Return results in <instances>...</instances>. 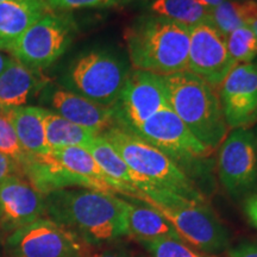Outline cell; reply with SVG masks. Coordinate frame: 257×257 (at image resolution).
Segmentation results:
<instances>
[{
	"instance_id": "cell-24",
	"label": "cell",
	"mask_w": 257,
	"mask_h": 257,
	"mask_svg": "<svg viewBox=\"0 0 257 257\" xmlns=\"http://www.w3.org/2000/svg\"><path fill=\"white\" fill-rule=\"evenodd\" d=\"M150 10L156 16L166 17L189 28L212 23L211 10L204 8L195 0H154Z\"/></svg>"
},
{
	"instance_id": "cell-1",
	"label": "cell",
	"mask_w": 257,
	"mask_h": 257,
	"mask_svg": "<svg viewBox=\"0 0 257 257\" xmlns=\"http://www.w3.org/2000/svg\"><path fill=\"white\" fill-rule=\"evenodd\" d=\"M46 213L78 234L92 248L105 246L127 236L125 200L88 188H64L44 195Z\"/></svg>"
},
{
	"instance_id": "cell-15",
	"label": "cell",
	"mask_w": 257,
	"mask_h": 257,
	"mask_svg": "<svg viewBox=\"0 0 257 257\" xmlns=\"http://www.w3.org/2000/svg\"><path fill=\"white\" fill-rule=\"evenodd\" d=\"M49 104L55 113L96 135L105 133L115 125L112 107L89 100L78 93L61 88L54 89L49 95Z\"/></svg>"
},
{
	"instance_id": "cell-5",
	"label": "cell",
	"mask_w": 257,
	"mask_h": 257,
	"mask_svg": "<svg viewBox=\"0 0 257 257\" xmlns=\"http://www.w3.org/2000/svg\"><path fill=\"white\" fill-rule=\"evenodd\" d=\"M100 135L135 173L156 187L191 200L206 202L201 189L174 161L130 130L113 125Z\"/></svg>"
},
{
	"instance_id": "cell-18",
	"label": "cell",
	"mask_w": 257,
	"mask_h": 257,
	"mask_svg": "<svg viewBox=\"0 0 257 257\" xmlns=\"http://www.w3.org/2000/svg\"><path fill=\"white\" fill-rule=\"evenodd\" d=\"M48 79L14 57L0 74V111L27 106L42 91Z\"/></svg>"
},
{
	"instance_id": "cell-11",
	"label": "cell",
	"mask_w": 257,
	"mask_h": 257,
	"mask_svg": "<svg viewBox=\"0 0 257 257\" xmlns=\"http://www.w3.org/2000/svg\"><path fill=\"white\" fill-rule=\"evenodd\" d=\"M166 105L163 76L134 69L127 73L119 98L112 106L115 125L134 131Z\"/></svg>"
},
{
	"instance_id": "cell-30",
	"label": "cell",
	"mask_w": 257,
	"mask_h": 257,
	"mask_svg": "<svg viewBox=\"0 0 257 257\" xmlns=\"http://www.w3.org/2000/svg\"><path fill=\"white\" fill-rule=\"evenodd\" d=\"M229 257H257V243L244 242L233 246L227 252Z\"/></svg>"
},
{
	"instance_id": "cell-27",
	"label": "cell",
	"mask_w": 257,
	"mask_h": 257,
	"mask_svg": "<svg viewBox=\"0 0 257 257\" xmlns=\"http://www.w3.org/2000/svg\"><path fill=\"white\" fill-rule=\"evenodd\" d=\"M0 153L14 160L21 167V170L29 159V154L19 143L14 125L3 111H0Z\"/></svg>"
},
{
	"instance_id": "cell-28",
	"label": "cell",
	"mask_w": 257,
	"mask_h": 257,
	"mask_svg": "<svg viewBox=\"0 0 257 257\" xmlns=\"http://www.w3.org/2000/svg\"><path fill=\"white\" fill-rule=\"evenodd\" d=\"M130 0H47L53 11L68 12L80 9H105L124 5Z\"/></svg>"
},
{
	"instance_id": "cell-34",
	"label": "cell",
	"mask_w": 257,
	"mask_h": 257,
	"mask_svg": "<svg viewBox=\"0 0 257 257\" xmlns=\"http://www.w3.org/2000/svg\"><path fill=\"white\" fill-rule=\"evenodd\" d=\"M10 60H11V57L3 55V54L0 53V74L4 72V69L6 68V67H8Z\"/></svg>"
},
{
	"instance_id": "cell-8",
	"label": "cell",
	"mask_w": 257,
	"mask_h": 257,
	"mask_svg": "<svg viewBox=\"0 0 257 257\" xmlns=\"http://www.w3.org/2000/svg\"><path fill=\"white\" fill-rule=\"evenodd\" d=\"M78 234L50 218H40L9 234L8 257H87L93 251Z\"/></svg>"
},
{
	"instance_id": "cell-9",
	"label": "cell",
	"mask_w": 257,
	"mask_h": 257,
	"mask_svg": "<svg viewBox=\"0 0 257 257\" xmlns=\"http://www.w3.org/2000/svg\"><path fill=\"white\" fill-rule=\"evenodd\" d=\"M127 72L117 57L104 51H91L74 61L66 83L78 94L112 107L119 98Z\"/></svg>"
},
{
	"instance_id": "cell-3",
	"label": "cell",
	"mask_w": 257,
	"mask_h": 257,
	"mask_svg": "<svg viewBox=\"0 0 257 257\" xmlns=\"http://www.w3.org/2000/svg\"><path fill=\"white\" fill-rule=\"evenodd\" d=\"M163 82L169 106L189 131L212 152L219 149L230 128L216 89L189 70L163 76Z\"/></svg>"
},
{
	"instance_id": "cell-23",
	"label": "cell",
	"mask_w": 257,
	"mask_h": 257,
	"mask_svg": "<svg viewBox=\"0 0 257 257\" xmlns=\"http://www.w3.org/2000/svg\"><path fill=\"white\" fill-rule=\"evenodd\" d=\"M212 24L224 36L242 27H251L257 21L256 0H225L210 11Z\"/></svg>"
},
{
	"instance_id": "cell-33",
	"label": "cell",
	"mask_w": 257,
	"mask_h": 257,
	"mask_svg": "<svg viewBox=\"0 0 257 257\" xmlns=\"http://www.w3.org/2000/svg\"><path fill=\"white\" fill-rule=\"evenodd\" d=\"M195 2L204 6V8L212 10V9L217 8L218 5H220L221 3L225 2V0H195Z\"/></svg>"
},
{
	"instance_id": "cell-4",
	"label": "cell",
	"mask_w": 257,
	"mask_h": 257,
	"mask_svg": "<svg viewBox=\"0 0 257 257\" xmlns=\"http://www.w3.org/2000/svg\"><path fill=\"white\" fill-rule=\"evenodd\" d=\"M133 199L159 212L173 225L180 238L193 248L210 255L229 248V231L206 202L186 199L162 188L137 191Z\"/></svg>"
},
{
	"instance_id": "cell-26",
	"label": "cell",
	"mask_w": 257,
	"mask_h": 257,
	"mask_svg": "<svg viewBox=\"0 0 257 257\" xmlns=\"http://www.w3.org/2000/svg\"><path fill=\"white\" fill-rule=\"evenodd\" d=\"M150 253V257H217L193 248L180 237L162 238L142 244Z\"/></svg>"
},
{
	"instance_id": "cell-38",
	"label": "cell",
	"mask_w": 257,
	"mask_h": 257,
	"mask_svg": "<svg viewBox=\"0 0 257 257\" xmlns=\"http://www.w3.org/2000/svg\"><path fill=\"white\" fill-rule=\"evenodd\" d=\"M256 64H257V63H256Z\"/></svg>"
},
{
	"instance_id": "cell-10",
	"label": "cell",
	"mask_w": 257,
	"mask_h": 257,
	"mask_svg": "<svg viewBox=\"0 0 257 257\" xmlns=\"http://www.w3.org/2000/svg\"><path fill=\"white\" fill-rule=\"evenodd\" d=\"M218 175L231 197L252 194L257 188V141L252 131L236 128L219 147Z\"/></svg>"
},
{
	"instance_id": "cell-37",
	"label": "cell",
	"mask_w": 257,
	"mask_h": 257,
	"mask_svg": "<svg viewBox=\"0 0 257 257\" xmlns=\"http://www.w3.org/2000/svg\"><path fill=\"white\" fill-rule=\"evenodd\" d=\"M255 136H256V141H257V135H255Z\"/></svg>"
},
{
	"instance_id": "cell-31",
	"label": "cell",
	"mask_w": 257,
	"mask_h": 257,
	"mask_svg": "<svg viewBox=\"0 0 257 257\" xmlns=\"http://www.w3.org/2000/svg\"><path fill=\"white\" fill-rule=\"evenodd\" d=\"M244 211L250 223L257 230V193H252L246 198Z\"/></svg>"
},
{
	"instance_id": "cell-25",
	"label": "cell",
	"mask_w": 257,
	"mask_h": 257,
	"mask_svg": "<svg viewBox=\"0 0 257 257\" xmlns=\"http://www.w3.org/2000/svg\"><path fill=\"white\" fill-rule=\"evenodd\" d=\"M227 50L234 63H251L257 56V36L251 27L236 29L227 36Z\"/></svg>"
},
{
	"instance_id": "cell-7",
	"label": "cell",
	"mask_w": 257,
	"mask_h": 257,
	"mask_svg": "<svg viewBox=\"0 0 257 257\" xmlns=\"http://www.w3.org/2000/svg\"><path fill=\"white\" fill-rule=\"evenodd\" d=\"M76 32L72 15L51 10L25 31L11 53L29 68L46 69L66 53Z\"/></svg>"
},
{
	"instance_id": "cell-22",
	"label": "cell",
	"mask_w": 257,
	"mask_h": 257,
	"mask_svg": "<svg viewBox=\"0 0 257 257\" xmlns=\"http://www.w3.org/2000/svg\"><path fill=\"white\" fill-rule=\"evenodd\" d=\"M44 131L50 150L68 147L87 148L96 134L61 117L55 112L47 110L44 115Z\"/></svg>"
},
{
	"instance_id": "cell-12",
	"label": "cell",
	"mask_w": 257,
	"mask_h": 257,
	"mask_svg": "<svg viewBox=\"0 0 257 257\" xmlns=\"http://www.w3.org/2000/svg\"><path fill=\"white\" fill-rule=\"evenodd\" d=\"M236 66L227 50V37L213 24L192 28L187 70L217 89Z\"/></svg>"
},
{
	"instance_id": "cell-14",
	"label": "cell",
	"mask_w": 257,
	"mask_h": 257,
	"mask_svg": "<svg viewBox=\"0 0 257 257\" xmlns=\"http://www.w3.org/2000/svg\"><path fill=\"white\" fill-rule=\"evenodd\" d=\"M44 214V195L24 176L12 175L0 184V230L11 234Z\"/></svg>"
},
{
	"instance_id": "cell-36",
	"label": "cell",
	"mask_w": 257,
	"mask_h": 257,
	"mask_svg": "<svg viewBox=\"0 0 257 257\" xmlns=\"http://www.w3.org/2000/svg\"><path fill=\"white\" fill-rule=\"evenodd\" d=\"M2 2H4V0H0V3H2Z\"/></svg>"
},
{
	"instance_id": "cell-29",
	"label": "cell",
	"mask_w": 257,
	"mask_h": 257,
	"mask_svg": "<svg viewBox=\"0 0 257 257\" xmlns=\"http://www.w3.org/2000/svg\"><path fill=\"white\" fill-rule=\"evenodd\" d=\"M12 175L23 176L22 175L21 167L14 160L10 159L9 156L0 153V184Z\"/></svg>"
},
{
	"instance_id": "cell-13",
	"label": "cell",
	"mask_w": 257,
	"mask_h": 257,
	"mask_svg": "<svg viewBox=\"0 0 257 257\" xmlns=\"http://www.w3.org/2000/svg\"><path fill=\"white\" fill-rule=\"evenodd\" d=\"M225 121L232 130L253 126L257 123V64H238L219 87Z\"/></svg>"
},
{
	"instance_id": "cell-19",
	"label": "cell",
	"mask_w": 257,
	"mask_h": 257,
	"mask_svg": "<svg viewBox=\"0 0 257 257\" xmlns=\"http://www.w3.org/2000/svg\"><path fill=\"white\" fill-rule=\"evenodd\" d=\"M86 149L91 153L102 172L119 186L124 197L134 198L137 191L144 192L150 188H159L149 180L135 173L101 135H96Z\"/></svg>"
},
{
	"instance_id": "cell-2",
	"label": "cell",
	"mask_w": 257,
	"mask_h": 257,
	"mask_svg": "<svg viewBox=\"0 0 257 257\" xmlns=\"http://www.w3.org/2000/svg\"><path fill=\"white\" fill-rule=\"evenodd\" d=\"M191 30L161 16L138 18L124 32L133 67L161 76L187 70Z\"/></svg>"
},
{
	"instance_id": "cell-17",
	"label": "cell",
	"mask_w": 257,
	"mask_h": 257,
	"mask_svg": "<svg viewBox=\"0 0 257 257\" xmlns=\"http://www.w3.org/2000/svg\"><path fill=\"white\" fill-rule=\"evenodd\" d=\"M50 11L47 0H4L0 3V49L11 51L25 31Z\"/></svg>"
},
{
	"instance_id": "cell-21",
	"label": "cell",
	"mask_w": 257,
	"mask_h": 257,
	"mask_svg": "<svg viewBox=\"0 0 257 257\" xmlns=\"http://www.w3.org/2000/svg\"><path fill=\"white\" fill-rule=\"evenodd\" d=\"M46 111L37 106H22L3 111L14 125L19 143L29 155H43L50 152L44 131Z\"/></svg>"
},
{
	"instance_id": "cell-35",
	"label": "cell",
	"mask_w": 257,
	"mask_h": 257,
	"mask_svg": "<svg viewBox=\"0 0 257 257\" xmlns=\"http://www.w3.org/2000/svg\"><path fill=\"white\" fill-rule=\"evenodd\" d=\"M251 29H252L253 32H255V35L257 36V21L255 22V23H253V24L251 25Z\"/></svg>"
},
{
	"instance_id": "cell-6",
	"label": "cell",
	"mask_w": 257,
	"mask_h": 257,
	"mask_svg": "<svg viewBox=\"0 0 257 257\" xmlns=\"http://www.w3.org/2000/svg\"><path fill=\"white\" fill-rule=\"evenodd\" d=\"M131 133L169 156L194 182V176L204 173L205 160L213 154L197 140L169 104Z\"/></svg>"
},
{
	"instance_id": "cell-20",
	"label": "cell",
	"mask_w": 257,
	"mask_h": 257,
	"mask_svg": "<svg viewBox=\"0 0 257 257\" xmlns=\"http://www.w3.org/2000/svg\"><path fill=\"white\" fill-rule=\"evenodd\" d=\"M125 200V223L127 236L133 237L141 244H146L162 238L180 237L173 225L149 205L128 198Z\"/></svg>"
},
{
	"instance_id": "cell-32",
	"label": "cell",
	"mask_w": 257,
	"mask_h": 257,
	"mask_svg": "<svg viewBox=\"0 0 257 257\" xmlns=\"http://www.w3.org/2000/svg\"><path fill=\"white\" fill-rule=\"evenodd\" d=\"M87 257H134L131 255H127V253L118 251V250H111V249H106V250H100V251H95L93 249V251L89 253Z\"/></svg>"
},
{
	"instance_id": "cell-16",
	"label": "cell",
	"mask_w": 257,
	"mask_h": 257,
	"mask_svg": "<svg viewBox=\"0 0 257 257\" xmlns=\"http://www.w3.org/2000/svg\"><path fill=\"white\" fill-rule=\"evenodd\" d=\"M50 152L69 173L78 187L94 189L107 194L123 195L119 186L102 172L87 149L68 147Z\"/></svg>"
}]
</instances>
